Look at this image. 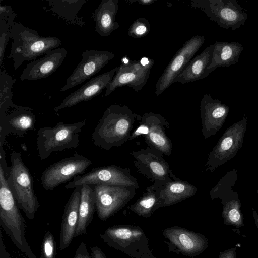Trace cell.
<instances>
[{
  "instance_id": "1",
  "label": "cell",
  "mask_w": 258,
  "mask_h": 258,
  "mask_svg": "<svg viewBox=\"0 0 258 258\" xmlns=\"http://www.w3.org/2000/svg\"><path fill=\"white\" fill-rule=\"evenodd\" d=\"M141 118L125 105H110L91 135L94 145L105 150L120 147L130 141L135 123Z\"/></svg>"
},
{
  "instance_id": "2",
  "label": "cell",
  "mask_w": 258,
  "mask_h": 258,
  "mask_svg": "<svg viewBox=\"0 0 258 258\" xmlns=\"http://www.w3.org/2000/svg\"><path fill=\"white\" fill-rule=\"evenodd\" d=\"M13 40L8 58H12L17 70L24 61L35 60L52 49L58 48L61 40L52 36L39 35L34 29L17 23L10 34Z\"/></svg>"
},
{
  "instance_id": "3",
  "label": "cell",
  "mask_w": 258,
  "mask_h": 258,
  "mask_svg": "<svg viewBox=\"0 0 258 258\" xmlns=\"http://www.w3.org/2000/svg\"><path fill=\"white\" fill-rule=\"evenodd\" d=\"M0 225L16 247L27 258H37L26 236L25 220L10 190L0 165Z\"/></svg>"
},
{
  "instance_id": "4",
  "label": "cell",
  "mask_w": 258,
  "mask_h": 258,
  "mask_svg": "<svg viewBox=\"0 0 258 258\" xmlns=\"http://www.w3.org/2000/svg\"><path fill=\"white\" fill-rule=\"evenodd\" d=\"M10 160L9 175L7 178L8 185L19 208L32 220L39 206L34 192L33 177L20 153L12 152Z\"/></svg>"
},
{
  "instance_id": "5",
  "label": "cell",
  "mask_w": 258,
  "mask_h": 258,
  "mask_svg": "<svg viewBox=\"0 0 258 258\" xmlns=\"http://www.w3.org/2000/svg\"><path fill=\"white\" fill-rule=\"evenodd\" d=\"M87 119L66 123L58 122L53 127H43L37 132L36 146L39 158L45 160L52 153L77 148L80 144V136Z\"/></svg>"
},
{
  "instance_id": "6",
  "label": "cell",
  "mask_w": 258,
  "mask_h": 258,
  "mask_svg": "<svg viewBox=\"0 0 258 258\" xmlns=\"http://www.w3.org/2000/svg\"><path fill=\"white\" fill-rule=\"evenodd\" d=\"M100 237L108 246L132 258H157L150 248L148 238L138 226H111L101 233Z\"/></svg>"
},
{
  "instance_id": "7",
  "label": "cell",
  "mask_w": 258,
  "mask_h": 258,
  "mask_svg": "<svg viewBox=\"0 0 258 258\" xmlns=\"http://www.w3.org/2000/svg\"><path fill=\"white\" fill-rule=\"evenodd\" d=\"M130 153L137 172L153 183L150 188H161L167 182L180 179L173 173L163 155L157 151L147 146Z\"/></svg>"
},
{
  "instance_id": "8",
  "label": "cell",
  "mask_w": 258,
  "mask_h": 258,
  "mask_svg": "<svg viewBox=\"0 0 258 258\" xmlns=\"http://www.w3.org/2000/svg\"><path fill=\"white\" fill-rule=\"evenodd\" d=\"M190 3L191 7L200 9L210 20L224 29L236 30L248 18L236 0H191Z\"/></svg>"
},
{
  "instance_id": "9",
  "label": "cell",
  "mask_w": 258,
  "mask_h": 258,
  "mask_svg": "<svg viewBox=\"0 0 258 258\" xmlns=\"http://www.w3.org/2000/svg\"><path fill=\"white\" fill-rule=\"evenodd\" d=\"M84 185H114L140 187L137 179L128 168L111 165L92 169L88 173L75 177L67 183L66 189L76 188Z\"/></svg>"
},
{
  "instance_id": "10",
  "label": "cell",
  "mask_w": 258,
  "mask_h": 258,
  "mask_svg": "<svg viewBox=\"0 0 258 258\" xmlns=\"http://www.w3.org/2000/svg\"><path fill=\"white\" fill-rule=\"evenodd\" d=\"M169 127L168 121L162 115L153 112L144 113L138 125L132 132L130 141L143 136L148 147L163 155L169 156L173 145L166 133Z\"/></svg>"
},
{
  "instance_id": "11",
  "label": "cell",
  "mask_w": 258,
  "mask_h": 258,
  "mask_svg": "<svg viewBox=\"0 0 258 258\" xmlns=\"http://www.w3.org/2000/svg\"><path fill=\"white\" fill-rule=\"evenodd\" d=\"M247 124V119L244 117L225 131L209 153L205 171H213L236 155L244 141Z\"/></svg>"
},
{
  "instance_id": "12",
  "label": "cell",
  "mask_w": 258,
  "mask_h": 258,
  "mask_svg": "<svg viewBox=\"0 0 258 258\" xmlns=\"http://www.w3.org/2000/svg\"><path fill=\"white\" fill-rule=\"evenodd\" d=\"M92 164V161L88 158L76 153L50 165L40 177L43 189L52 191L59 185L72 181L84 174Z\"/></svg>"
},
{
  "instance_id": "13",
  "label": "cell",
  "mask_w": 258,
  "mask_h": 258,
  "mask_svg": "<svg viewBox=\"0 0 258 258\" xmlns=\"http://www.w3.org/2000/svg\"><path fill=\"white\" fill-rule=\"evenodd\" d=\"M154 63L153 59L147 57L138 60L126 58L122 61L112 81L107 87L104 96L109 95L118 88L126 86L136 92L142 90L147 82Z\"/></svg>"
},
{
  "instance_id": "14",
  "label": "cell",
  "mask_w": 258,
  "mask_h": 258,
  "mask_svg": "<svg viewBox=\"0 0 258 258\" xmlns=\"http://www.w3.org/2000/svg\"><path fill=\"white\" fill-rule=\"evenodd\" d=\"M95 210L98 218L106 220L118 212L135 196L134 187L93 185Z\"/></svg>"
},
{
  "instance_id": "15",
  "label": "cell",
  "mask_w": 258,
  "mask_h": 258,
  "mask_svg": "<svg viewBox=\"0 0 258 258\" xmlns=\"http://www.w3.org/2000/svg\"><path fill=\"white\" fill-rule=\"evenodd\" d=\"M164 242L169 251L194 257L202 253L208 247V239L200 233L185 228L173 226L164 229Z\"/></svg>"
},
{
  "instance_id": "16",
  "label": "cell",
  "mask_w": 258,
  "mask_h": 258,
  "mask_svg": "<svg viewBox=\"0 0 258 258\" xmlns=\"http://www.w3.org/2000/svg\"><path fill=\"white\" fill-rule=\"evenodd\" d=\"M205 41L203 36L195 35L187 40L171 59L155 85V93L157 96L175 83L178 75Z\"/></svg>"
},
{
  "instance_id": "17",
  "label": "cell",
  "mask_w": 258,
  "mask_h": 258,
  "mask_svg": "<svg viewBox=\"0 0 258 258\" xmlns=\"http://www.w3.org/2000/svg\"><path fill=\"white\" fill-rule=\"evenodd\" d=\"M82 59L67 78L60 91H65L82 84L100 71L115 55L107 51L89 49L83 51Z\"/></svg>"
},
{
  "instance_id": "18",
  "label": "cell",
  "mask_w": 258,
  "mask_h": 258,
  "mask_svg": "<svg viewBox=\"0 0 258 258\" xmlns=\"http://www.w3.org/2000/svg\"><path fill=\"white\" fill-rule=\"evenodd\" d=\"M202 132L205 139L214 136L223 126L229 112V107L218 99L205 94L200 103Z\"/></svg>"
},
{
  "instance_id": "19",
  "label": "cell",
  "mask_w": 258,
  "mask_h": 258,
  "mask_svg": "<svg viewBox=\"0 0 258 258\" xmlns=\"http://www.w3.org/2000/svg\"><path fill=\"white\" fill-rule=\"evenodd\" d=\"M32 110L30 107L23 106L9 110L0 115L1 149H3V142L7 135L12 134L23 137L34 130L35 116Z\"/></svg>"
},
{
  "instance_id": "20",
  "label": "cell",
  "mask_w": 258,
  "mask_h": 258,
  "mask_svg": "<svg viewBox=\"0 0 258 258\" xmlns=\"http://www.w3.org/2000/svg\"><path fill=\"white\" fill-rule=\"evenodd\" d=\"M118 70V67L106 73L97 76L88 81L83 86L71 93L53 110L55 112L78 103L88 101L99 95L112 81Z\"/></svg>"
},
{
  "instance_id": "21",
  "label": "cell",
  "mask_w": 258,
  "mask_h": 258,
  "mask_svg": "<svg viewBox=\"0 0 258 258\" xmlns=\"http://www.w3.org/2000/svg\"><path fill=\"white\" fill-rule=\"evenodd\" d=\"M64 48H56L27 64L20 77L21 81L38 80L48 77L62 64L67 56Z\"/></svg>"
},
{
  "instance_id": "22",
  "label": "cell",
  "mask_w": 258,
  "mask_h": 258,
  "mask_svg": "<svg viewBox=\"0 0 258 258\" xmlns=\"http://www.w3.org/2000/svg\"><path fill=\"white\" fill-rule=\"evenodd\" d=\"M81 186L75 188L63 210L59 237V248L63 250L75 237L79 218Z\"/></svg>"
},
{
  "instance_id": "23",
  "label": "cell",
  "mask_w": 258,
  "mask_h": 258,
  "mask_svg": "<svg viewBox=\"0 0 258 258\" xmlns=\"http://www.w3.org/2000/svg\"><path fill=\"white\" fill-rule=\"evenodd\" d=\"M118 3V0H102L92 14L95 30L102 37L109 36L119 27L115 21Z\"/></svg>"
},
{
  "instance_id": "24",
  "label": "cell",
  "mask_w": 258,
  "mask_h": 258,
  "mask_svg": "<svg viewBox=\"0 0 258 258\" xmlns=\"http://www.w3.org/2000/svg\"><path fill=\"white\" fill-rule=\"evenodd\" d=\"M213 50V44H211L192 59L177 77L175 83L186 84L207 77L210 74L208 68L211 62Z\"/></svg>"
},
{
  "instance_id": "25",
  "label": "cell",
  "mask_w": 258,
  "mask_h": 258,
  "mask_svg": "<svg viewBox=\"0 0 258 258\" xmlns=\"http://www.w3.org/2000/svg\"><path fill=\"white\" fill-rule=\"evenodd\" d=\"M213 44L212 60L208 68L210 74L218 67H229L237 63L243 50L242 45L238 42L216 41Z\"/></svg>"
},
{
  "instance_id": "26",
  "label": "cell",
  "mask_w": 258,
  "mask_h": 258,
  "mask_svg": "<svg viewBox=\"0 0 258 258\" xmlns=\"http://www.w3.org/2000/svg\"><path fill=\"white\" fill-rule=\"evenodd\" d=\"M197 187L180 179L167 182L161 188L158 208L169 206L194 196Z\"/></svg>"
},
{
  "instance_id": "27",
  "label": "cell",
  "mask_w": 258,
  "mask_h": 258,
  "mask_svg": "<svg viewBox=\"0 0 258 258\" xmlns=\"http://www.w3.org/2000/svg\"><path fill=\"white\" fill-rule=\"evenodd\" d=\"M86 0H49V11L71 25L82 26L86 23L78 15Z\"/></svg>"
},
{
  "instance_id": "28",
  "label": "cell",
  "mask_w": 258,
  "mask_h": 258,
  "mask_svg": "<svg viewBox=\"0 0 258 258\" xmlns=\"http://www.w3.org/2000/svg\"><path fill=\"white\" fill-rule=\"evenodd\" d=\"M95 210V197L92 185L81 186L79 218L75 237L86 232Z\"/></svg>"
},
{
  "instance_id": "29",
  "label": "cell",
  "mask_w": 258,
  "mask_h": 258,
  "mask_svg": "<svg viewBox=\"0 0 258 258\" xmlns=\"http://www.w3.org/2000/svg\"><path fill=\"white\" fill-rule=\"evenodd\" d=\"M146 190L127 208L138 216L145 218L150 217L158 209L161 188L154 189L148 187Z\"/></svg>"
},
{
  "instance_id": "30",
  "label": "cell",
  "mask_w": 258,
  "mask_h": 258,
  "mask_svg": "<svg viewBox=\"0 0 258 258\" xmlns=\"http://www.w3.org/2000/svg\"><path fill=\"white\" fill-rule=\"evenodd\" d=\"M237 178V171L235 169L228 172L210 190L211 199H220L221 202L228 199L239 198L237 192L233 191L231 187L234 185Z\"/></svg>"
},
{
  "instance_id": "31",
  "label": "cell",
  "mask_w": 258,
  "mask_h": 258,
  "mask_svg": "<svg viewBox=\"0 0 258 258\" xmlns=\"http://www.w3.org/2000/svg\"><path fill=\"white\" fill-rule=\"evenodd\" d=\"M16 81L6 72H0V115L5 114L10 108L23 107L14 104L12 100V90Z\"/></svg>"
},
{
  "instance_id": "32",
  "label": "cell",
  "mask_w": 258,
  "mask_h": 258,
  "mask_svg": "<svg viewBox=\"0 0 258 258\" xmlns=\"http://www.w3.org/2000/svg\"><path fill=\"white\" fill-rule=\"evenodd\" d=\"M221 203L223 205L222 216L224 224L234 226L237 229L243 226L241 204L239 198L228 199Z\"/></svg>"
},
{
  "instance_id": "33",
  "label": "cell",
  "mask_w": 258,
  "mask_h": 258,
  "mask_svg": "<svg viewBox=\"0 0 258 258\" xmlns=\"http://www.w3.org/2000/svg\"><path fill=\"white\" fill-rule=\"evenodd\" d=\"M16 14L11 6H0V36L4 35L10 39V34L15 25Z\"/></svg>"
},
{
  "instance_id": "34",
  "label": "cell",
  "mask_w": 258,
  "mask_h": 258,
  "mask_svg": "<svg viewBox=\"0 0 258 258\" xmlns=\"http://www.w3.org/2000/svg\"><path fill=\"white\" fill-rule=\"evenodd\" d=\"M150 30V24L144 17L137 19L131 25L128 30V35L133 38H142L147 35Z\"/></svg>"
},
{
  "instance_id": "35",
  "label": "cell",
  "mask_w": 258,
  "mask_h": 258,
  "mask_svg": "<svg viewBox=\"0 0 258 258\" xmlns=\"http://www.w3.org/2000/svg\"><path fill=\"white\" fill-rule=\"evenodd\" d=\"M40 258H56V247L53 234L46 231L41 244Z\"/></svg>"
},
{
  "instance_id": "36",
  "label": "cell",
  "mask_w": 258,
  "mask_h": 258,
  "mask_svg": "<svg viewBox=\"0 0 258 258\" xmlns=\"http://www.w3.org/2000/svg\"><path fill=\"white\" fill-rule=\"evenodd\" d=\"M74 258H92L86 244L82 242L76 249Z\"/></svg>"
},
{
  "instance_id": "37",
  "label": "cell",
  "mask_w": 258,
  "mask_h": 258,
  "mask_svg": "<svg viewBox=\"0 0 258 258\" xmlns=\"http://www.w3.org/2000/svg\"><path fill=\"white\" fill-rule=\"evenodd\" d=\"M236 247H233L220 253L218 258H236Z\"/></svg>"
},
{
  "instance_id": "38",
  "label": "cell",
  "mask_w": 258,
  "mask_h": 258,
  "mask_svg": "<svg viewBox=\"0 0 258 258\" xmlns=\"http://www.w3.org/2000/svg\"><path fill=\"white\" fill-rule=\"evenodd\" d=\"M92 258H107L103 251L97 246L91 248Z\"/></svg>"
},
{
  "instance_id": "39",
  "label": "cell",
  "mask_w": 258,
  "mask_h": 258,
  "mask_svg": "<svg viewBox=\"0 0 258 258\" xmlns=\"http://www.w3.org/2000/svg\"><path fill=\"white\" fill-rule=\"evenodd\" d=\"M3 239L0 240V258H13L10 256L7 251L5 245L3 242Z\"/></svg>"
},
{
  "instance_id": "40",
  "label": "cell",
  "mask_w": 258,
  "mask_h": 258,
  "mask_svg": "<svg viewBox=\"0 0 258 258\" xmlns=\"http://www.w3.org/2000/svg\"><path fill=\"white\" fill-rule=\"evenodd\" d=\"M131 2H137L144 6L150 5L155 2V0H131Z\"/></svg>"
},
{
  "instance_id": "41",
  "label": "cell",
  "mask_w": 258,
  "mask_h": 258,
  "mask_svg": "<svg viewBox=\"0 0 258 258\" xmlns=\"http://www.w3.org/2000/svg\"><path fill=\"white\" fill-rule=\"evenodd\" d=\"M252 211L255 223L258 230V213L254 210L253 208H252Z\"/></svg>"
},
{
  "instance_id": "42",
  "label": "cell",
  "mask_w": 258,
  "mask_h": 258,
  "mask_svg": "<svg viewBox=\"0 0 258 258\" xmlns=\"http://www.w3.org/2000/svg\"><path fill=\"white\" fill-rule=\"evenodd\" d=\"M257 194H258V189H257Z\"/></svg>"
}]
</instances>
